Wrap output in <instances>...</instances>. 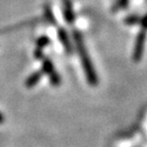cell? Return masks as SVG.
<instances>
[{
    "instance_id": "obj_1",
    "label": "cell",
    "mask_w": 147,
    "mask_h": 147,
    "mask_svg": "<svg viewBox=\"0 0 147 147\" xmlns=\"http://www.w3.org/2000/svg\"><path fill=\"white\" fill-rule=\"evenodd\" d=\"M73 37L75 40V45H76L77 51H78L79 57L82 62L83 69L85 71V76L88 84L90 86H97L99 83V79L96 71H95L94 65H93V62L91 60V57H90L89 52H88L85 43H84L82 34L76 30L73 32Z\"/></svg>"
},
{
    "instance_id": "obj_2",
    "label": "cell",
    "mask_w": 147,
    "mask_h": 147,
    "mask_svg": "<svg viewBox=\"0 0 147 147\" xmlns=\"http://www.w3.org/2000/svg\"><path fill=\"white\" fill-rule=\"evenodd\" d=\"M42 71L48 77L50 80V84L54 87H58L61 84V78L59 74L55 69L54 64L51 61L50 58L43 57L42 58Z\"/></svg>"
},
{
    "instance_id": "obj_3",
    "label": "cell",
    "mask_w": 147,
    "mask_h": 147,
    "mask_svg": "<svg viewBox=\"0 0 147 147\" xmlns=\"http://www.w3.org/2000/svg\"><path fill=\"white\" fill-rule=\"evenodd\" d=\"M145 37H146V33H145V29H142L141 32L137 35L136 38L135 46H134V52H133V59L135 62L141 61L143 56V52H144V45H145Z\"/></svg>"
},
{
    "instance_id": "obj_4",
    "label": "cell",
    "mask_w": 147,
    "mask_h": 147,
    "mask_svg": "<svg viewBox=\"0 0 147 147\" xmlns=\"http://www.w3.org/2000/svg\"><path fill=\"white\" fill-rule=\"evenodd\" d=\"M58 38H59L61 45L63 46L64 51L67 54H71V52H73V43H71L69 33H67V31L65 29L60 28L59 30H58Z\"/></svg>"
},
{
    "instance_id": "obj_5",
    "label": "cell",
    "mask_w": 147,
    "mask_h": 147,
    "mask_svg": "<svg viewBox=\"0 0 147 147\" xmlns=\"http://www.w3.org/2000/svg\"><path fill=\"white\" fill-rule=\"evenodd\" d=\"M43 75H44V74H43V71H42V69H40V71H34V73H32L30 76L27 78V80H26V82H25L26 87H27V88L35 87V86H36L37 84L40 82V80L42 79Z\"/></svg>"
},
{
    "instance_id": "obj_6",
    "label": "cell",
    "mask_w": 147,
    "mask_h": 147,
    "mask_svg": "<svg viewBox=\"0 0 147 147\" xmlns=\"http://www.w3.org/2000/svg\"><path fill=\"white\" fill-rule=\"evenodd\" d=\"M62 2H63L62 8H63L64 18L67 20V23H73L75 21V13H74V9L71 0H62Z\"/></svg>"
},
{
    "instance_id": "obj_7",
    "label": "cell",
    "mask_w": 147,
    "mask_h": 147,
    "mask_svg": "<svg viewBox=\"0 0 147 147\" xmlns=\"http://www.w3.org/2000/svg\"><path fill=\"white\" fill-rule=\"evenodd\" d=\"M50 44V39L47 36H41L37 39V49L38 50H43V48H45L46 46H48Z\"/></svg>"
},
{
    "instance_id": "obj_8",
    "label": "cell",
    "mask_w": 147,
    "mask_h": 147,
    "mask_svg": "<svg viewBox=\"0 0 147 147\" xmlns=\"http://www.w3.org/2000/svg\"><path fill=\"white\" fill-rule=\"evenodd\" d=\"M45 16H46V18H47V21H48L49 23L55 24L54 16H53L52 11H51V9H50V7H49V6L45 7Z\"/></svg>"
},
{
    "instance_id": "obj_9",
    "label": "cell",
    "mask_w": 147,
    "mask_h": 147,
    "mask_svg": "<svg viewBox=\"0 0 147 147\" xmlns=\"http://www.w3.org/2000/svg\"><path fill=\"white\" fill-rule=\"evenodd\" d=\"M140 20H141V18H139L138 16H129V18H127L126 20H125V22H126L127 25L133 26V25H135V24L139 23V21H140Z\"/></svg>"
},
{
    "instance_id": "obj_10",
    "label": "cell",
    "mask_w": 147,
    "mask_h": 147,
    "mask_svg": "<svg viewBox=\"0 0 147 147\" xmlns=\"http://www.w3.org/2000/svg\"><path fill=\"white\" fill-rule=\"evenodd\" d=\"M4 121H5L4 115H3V113H0V125L3 124V123H4Z\"/></svg>"
}]
</instances>
